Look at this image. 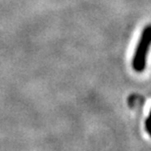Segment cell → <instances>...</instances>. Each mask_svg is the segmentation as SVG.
<instances>
[{"label":"cell","instance_id":"1","mask_svg":"<svg viewBox=\"0 0 151 151\" xmlns=\"http://www.w3.org/2000/svg\"><path fill=\"white\" fill-rule=\"evenodd\" d=\"M151 46V25L146 26L141 32L139 41L137 45L134 58H132V68L137 73L145 70L147 54Z\"/></svg>","mask_w":151,"mask_h":151},{"label":"cell","instance_id":"2","mask_svg":"<svg viewBox=\"0 0 151 151\" xmlns=\"http://www.w3.org/2000/svg\"><path fill=\"white\" fill-rule=\"evenodd\" d=\"M145 129H146L147 132H148V134L151 137V112L149 114L148 118H147L145 121Z\"/></svg>","mask_w":151,"mask_h":151}]
</instances>
